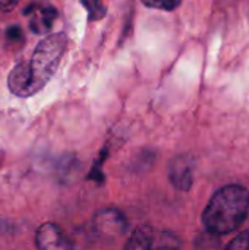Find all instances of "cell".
I'll return each mask as SVG.
<instances>
[{
  "label": "cell",
  "mask_w": 249,
  "mask_h": 250,
  "mask_svg": "<svg viewBox=\"0 0 249 250\" xmlns=\"http://www.w3.org/2000/svg\"><path fill=\"white\" fill-rule=\"evenodd\" d=\"M94 230L107 237L120 236L128 229V220L126 217L116 208H104L94 214L92 218Z\"/></svg>",
  "instance_id": "obj_3"
},
{
  "label": "cell",
  "mask_w": 249,
  "mask_h": 250,
  "mask_svg": "<svg viewBox=\"0 0 249 250\" xmlns=\"http://www.w3.org/2000/svg\"><path fill=\"white\" fill-rule=\"evenodd\" d=\"M156 250H176L175 248H169V246H161V248H157Z\"/></svg>",
  "instance_id": "obj_12"
},
{
  "label": "cell",
  "mask_w": 249,
  "mask_h": 250,
  "mask_svg": "<svg viewBox=\"0 0 249 250\" xmlns=\"http://www.w3.org/2000/svg\"><path fill=\"white\" fill-rule=\"evenodd\" d=\"M81 4L88 12V19L95 22L101 21L107 15V7L104 6L103 0H81Z\"/></svg>",
  "instance_id": "obj_8"
},
{
  "label": "cell",
  "mask_w": 249,
  "mask_h": 250,
  "mask_svg": "<svg viewBox=\"0 0 249 250\" xmlns=\"http://www.w3.org/2000/svg\"><path fill=\"white\" fill-rule=\"evenodd\" d=\"M25 15L29 16L31 31L37 35H43L51 29L59 13H57L56 7H53V6L34 3V4L26 7Z\"/></svg>",
  "instance_id": "obj_6"
},
{
  "label": "cell",
  "mask_w": 249,
  "mask_h": 250,
  "mask_svg": "<svg viewBox=\"0 0 249 250\" xmlns=\"http://www.w3.org/2000/svg\"><path fill=\"white\" fill-rule=\"evenodd\" d=\"M35 246L37 250H72L69 240L54 223H44L38 227Z\"/></svg>",
  "instance_id": "obj_5"
},
{
  "label": "cell",
  "mask_w": 249,
  "mask_h": 250,
  "mask_svg": "<svg viewBox=\"0 0 249 250\" xmlns=\"http://www.w3.org/2000/svg\"><path fill=\"white\" fill-rule=\"evenodd\" d=\"M225 250H249V231L239 233Z\"/></svg>",
  "instance_id": "obj_10"
},
{
  "label": "cell",
  "mask_w": 249,
  "mask_h": 250,
  "mask_svg": "<svg viewBox=\"0 0 249 250\" xmlns=\"http://www.w3.org/2000/svg\"><path fill=\"white\" fill-rule=\"evenodd\" d=\"M151 243H153L151 234L148 233L147 229L141 227L132 233L123 250H151Z\"/></svg>",
  "instance_id": "obj_7"
},
{
  "label": "cell",
  "mask_w": 249,
  "mask_h": 250,
  "mask_svg": "<svg viewBox=\"0 0 249 250\" xmlns=\"http://www.w3.org/2000/svg\"><path fill=\"white\" fill-rule=\"evenodd\" d=\"M169 179L172 185L181 190L188 192L192 188L194 183V161L191 157L186 155H178L170 160L169 163Z\"/></svg>",
  "instance_id": "obj_4"
},
{
  "label": "cell",
  "mask_w": 249,
  "mask_h": 250,
  "mask_svg": "<svg viewBox=\"0 0 249 250\" xmlns=\"http://www.w3.org/2000/svg\"><path fill=\"white\" fill-rule=\"evenodd\" d=\"M147 7H153V9H160V10H166V12H172L176 7H179L182 0H141Z\"/></svg>",
  "instance_id": "obj_9"
},
{
  "label": "cell",
  "mask_w": 249,
  "mask_h": 250,
  "mask_svg": "<svg viewBox=\"0 0 249 250\" xmlns=\"http://www.w3.org/2000/svg\"><path fill=\"white\" fill-rule=\"evenodd\" d=\"M68 41L65 32L50 34L43 38L31 57L19 62L10 70L7 76L9 91L19 98H28L40 92L56 73L66 53Z\"/></svg>",
  "instance_id": "obj_1"
},
{
  "label": "cell",
  "mask_w": 249,
  "mask_h": 250,
  "mask_svg": "<svg viewBox=\"0 0 249 250\" xmlns=\"http://www.w3.org/2000/svg\"><path fill=\"white\" fill-rule=\"evenodd\" d=\"M19 0H0V10L7 13L12 12L16 6H18Z\"/></svg>",
  "instance_id": "obj_11"
},
{
  "label": "cell",
  "mask_w": 249,
  "mask_h": 250,
  "mask_svg": "<svg viewBox=\"0 0 249 250\" xmlns=\"http://www.w3.org/2000/svg\"><path fill=\"white\" fill-rule=\"evenodd\" d=\"M248 211V189L241 185H227L211 196L203 212V223L211 234H227L245 223Z\"/></svg>",
  "instance_id": "obj_2"
}]
</instances>
